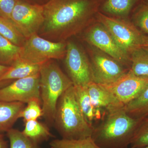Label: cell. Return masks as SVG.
<instances>
[{
    "mask_svg": "<svg viewBox=\"0 0 148 148\" xmlns=\"http://www.w3.org/2000/svg\"><path fill=\"white\" fill-rule=\"evenodd\" d=\"M43 5L41 34L51 41L61 42L78 33L97 12L100 3L95 0H49Z\"/></svg>",
    "mask_w": 148,
    "mask_h": 148,
    "instance_id": "obj_1",
    "label": "cell"
},
{
    "mask_svg": "<svg viewBox=\"0 0 148 148\" xmlns=\"http://www.w3.org/2000/svg\"><path fill=\"white\" fill-rule=\"evenodd\" d=\"M142 119L130 116L124 107L116 109L94 126L91 138L102 148H127Z\"/></svg>",
    "mask_w": 148,
    "mask_h": 148,
    "instance_id": "obj_2",
    "label": "cell"
},
{
    "mask_svg": "<svg viewBox=\"0 0 148 148\" xmlns=\"http://www.w3.org/2000/svg\"><path fill=\"white\" fill-rule=\"evenodd\" d=\"M53 125L62 139L76 140L92 135L93 127L87 122L79 108L73 85L59 98Z\"/></svg>",
    "mask_w": 148,
    "mask_h": 148,
    "instance_id": "obj_3",
    "label": "cell"
},
{
    "mask_svg": "<svg viewBox=\"0 0 148 148\" xmlns=\"http://www.w3.org/2000/svg\"><path fill=\"white\" fill-rule=\"evenodd\" d=\"M40 75L42 116L48 124L53 125L58 100L73 84L69 77L52 60L42 65Z\"/></svg>",
    "mask_w": 148,
    "mask_h": 148,
    "instance_id": "obj_4",
    "label": "cell"
},
{
    "mask_svg": "<svg viewBox=\"0 0 148 148\" xmlns=\"http://www.w3.org/2000/svg\"><path fill=\"white\" fill-rule=\"evenodd\" d=\"M101 24L110 33L119 46L130 56L135 51L142 48L145 35L133 24L122 19L97 14Z\"/></svg>",
    "mask_w": 148,
    "mask_h": 148,
    "instance_id": "obj_5",
    "label": "cell"
},
{
    "mask_svg": "<svg viewBox=\"0 0 148 148\" xmlns=\"http://www.w3.org/2000/svg\"><path fill=\"white\" fill-rule=\"evenodd\" d=\"M66 52L64 41H52L35 34L26 38L20 58L32 64H42L49 60L64 58Z\"/></svg>",
    "mask_w": 148,
    "mask_h": 148,
    "instance_id": "obj_6",
    "label": "cell"
},
{
    "mask_svg": "<svg viewBox=\"0 0 148 148\" xmlns=\"http://www.w3.org/2000/svg\"><path fill=\"white\" fill-rule=\"evenodd\" d=\"M11 21L26 38L38 34L44 22L43 5L17 0Z\"/></svg>",
    "mask_w": 148,
    "mask_h": 148,
    "instance_id": "obj_7",
    "label": "cell"
},
{
    "mask_svg": "<svg viewBox=\"0 0 148 148\" xmlns=\"http://www.w3.org/2000/svg\"><path fill=\"white\" fill-rule=\"evenodd\" d=\"M65 56L66 69L74 86H86L93 82L90 62L81 47L68 42Z\"/></svg>",
    "mask_w": 148,
    "mask_h": 148,
    "instance_id": "obj_8",
    "label": "cell"
},
{
    "mask_svg": "<svg viewBox=\"0 0 148 148\" xmlns=\"http://www.w3.org/2000/svg\"><path fill=\"white\" fill-rule=\"evenodd\" d=\"M33 101L41 103L40 73L16 79L8 85L0 88V101L27 104Z\"/></svg>",
    "mask_w": 148,
    "mask_h": 148,
    "instance_id": "obj_9",
    "label": "cell"
},
{
    "mask_svg": "<svg viewBox=\"0 0 148 148\" xmlns=\"http://www.w3.org/2000/svg\"><path fill=\"white\" fill-rule=\"evenodd\" d=\"M86 37L88 43L130 69V56L122 49L110 33L102 24H96L91 27Z\"/></svg>",
    "mask_w": 148,
    "mask_h": 148,
    "instance_id": "obj_10",
    "label": "cell"
},
{
    "mask_svg": "<svg viewBox=\"0 0 148 148\" xmlns=\"http://www.w3.org/2000/svg\"><path fill=\"white\" fill-rule=\"evenodd\" d=\"M91 70L93 82L108 85L116 82L129 70L125 69L118 61L99 50L91 57Z\"/></svg>",
    "mask_w": 148,
    "mask_h": 148,
    "instance_id": "obj_11",
    "label": "cell"
},
{
    "mask_svg": "<svg viewBox=\"0 0 148 148\" xmlns=\"http://www.w3.org/2000/svg\"><path fill=\"white\" fill-rule=\"evenodd\" d=\"M148 85V77L138 76L129 71L113 83L102 85L124 107L137 98Z\"/></svg>",
    "mask_w": 148,
    "mask_h": 148,
    "instance_id": "obj_12",
    "label": "cell"
},
{
    "mask_svg": "<svg viewBox=\"0 0 148 148\" xmlns=\"http://www.w3.org/2000/svg\"><path fill=\"white\" fill-rule=\"evenodd\" d=\"M87 87L91 103L96 110L107 114L124 107L102 85L92 82Z\"/></svg>",
    "mask_w": 148,
    "mask_h": 148,
    "instance_id": "obj_13",
    "label": "cell"
},
{
    "mask_svg": "<svg viewBox=\"0 0 148 148\" xmlns=\"http://www.w3.org/2000/svg\"><path fill=\"white\" fill-rule=\"evenodd\" d=\"M74 87L77 102L81 111L87 122L94 127V123L101 121L106 114L96 110L92 106L87 86H74Z\"/></svg>",
    "mask_w": 148,
    "mask_h": 148,
    "instance_id": "obj_14",
    "label": "cell"
},
{
    "mask_svg": "<svg viewBox=\"0 0 148 148\" xmlns=\"http://www.w3.org/2000/svg\"><path fill=\"white\" fill-rule=\"evenodd\" d=\"M42 65L32 64L19 58L10 65L8 70L0 77V82L20 79L37 75L39 73Z\"/></svg>",
    "mask_w": 148,
    "mask_h": 148,
    "instance_id": "obj_15",
    "label": "cell"
},
{
    "mask_svg": "<svg viewBox=\"0 0 148 148\" xmlns=\"http://www.w3.org/2000/svg\"><path fill=\"white\" fill-rule=\"evenodd\" d=\"M25 104L0 101V132H7L19 119Z\"/></svg>",
    "mask_w": 148,
    "mask_h": 148,
    "instance_id": "obj_16",
    "label": "cell"
},
{
    "mask_svg": "<svg viewBox=\"0 0 148 148\" xmlns=\"http://www.w3.org/2000/svg\"><path fill=\"white\" fill-rule=\"evenodd\" d=\"M25 123L22 133L27 138L38 145L53 137L47 125L37 120L29 121Z\"/></svg>",
    "mask_w": 148,
    "mask_h": 148,
    "instance_id": "obj_17",
    "label": "cell"
},
{
    "mask_svg": "<svg viewBox=\"0 0 148 148\" xmlns=\"http://www.w3.org/2000/svg\"><path fill=\"white\" fill-rule=\"evenodd\" d=\"M128 115L136 119L148 117V85L140 95L124 107Z\"/></svg>",
    "mask_w": 148,
    "mask_h": 148,
    "instance_id": "obj_18",
    "label": "cell"
},
{
    "mask_svg": "<svg viewBox=\"0 0 148 148\" xmlns=\"http://www.w3.org/2000/svg\"><path fill=\"white\" fill-rule=\"evenodd\" d=\"M22 47L0 35V64L10 65L21 57Z\"/></svg>",
    "mask_w": 148,
    "mask_h": 148,
    "instance_id": "obj_19",
    "label": "cell"
},
{
    "mask_svg": "<svg viewBox=\"0 0 148 148\" xmlns=\"http://www.w3.org/2000/svg\"><path fill=\"white\" fill-rule=\"evenodd\" d=\"M131 66L129 71L135 75L148 77V52L143 48L130 55Z\"/></svg>",
    "mask_w": 148,
    "mask_h": 148,
    "instance_id": "obj_20",
    "label": "cell"
},
{
    "mask_svg": "<svg viewBox=\"0 0 148 148\" xmlns=\"http://www.w3.org/2000/svg\"><path fill=\"white\" fill-rule=\"evenodd\" d=\"M0 35L15 45L22 47L26 38L11 21L0 16Z\"/></svg>",
    "mask_w": 148,
    "mask_h": 148,
    "instance_id": "obj_21",
    "label": "cell"
},
{
    "mask_svg": "<svg viewBox=\"0 0 148 148\" xmlns=\"http://www.w3.org/2000/svg\"><path fill=\"white\" fill-rule=\"evenodd\" d=\"M138 0H105L102 8L105 12L124 16L130 13Z\"/></svg>",
    "mask_w": 148,
    "mask_h": 148,
    "instance_id": "obj_22",
    "label": "cell"
},
{
    "mask_svg": "<svg viewBox=\"0 0 148 148\" xmlns=\"http://www.w3.org/2000/svg\"><path fill=\"white\" fill-rule=\"evenodd\" d=\"M51 148H102L95 143L91 137L76 139H55L51 141Z\"/></svg>",
    "mask_w": 148,
    "mask_h": 148,
    "instance_id": "obj_23",
    "label": "cell"
},
{
    "mask_svg": "<svg viewBox=\"0 0 148 148\" xmlns=\"http://www.w3.org/2000/svg\"><path fill=\"white\" fill-rule=\"evenodd\" d=\"M6 132L10 148H40L38 144L27 138L18 130L12 128Z\"/></svg>",
    "mask_w": 148,
    "mask_h": 148,
    "instance_id": "obj_24",
    "label": "cell"
},
{
    "mask_svg": "<svg viewBox=\"0 0 148 148\" xmlns=\"http://www.w3.org/2000/svg\"><path fill=\"white\" fill-rule=\"evenodd\" d=\"M130 146L131 148L148 147V117L142 119Z\"/></svg>",
    "mask_w": 148,
    "mask_h": 148,
    "instance_id": "obj_25",
    "label": "cell"
},
{
    "mask_svg": "<svg viewBox=\"0 0 148 148\" xmlns=\"http://www.w3.org/2000/svg\"><path fill=\"white\" fill-rule=\"evenodd\" d=\"M134 25L148 36V4L141 3L136 8L133 15Z\"/></svg>",
    "mask_w": 148,
    "mask_h": 148,
    "instance_id": "obj_26",
    "label": "cell"
},
{
    "mask_svg": "<svg viewBox=\"0 0 148 148\" xmlns=\"http://www.w3.org/2000/svg\"><path fill=\"white\" fill-rule=\"evenodd\" d=\"M41 103L39 101H33L27 103L20 114L19 118L23 119L24 123L31 120H35L42 116Z\"/></svg>",
    "mask_w": 148,
    "mask_h": 148,
    "instance_id": "obj_27",
    "label": "cell"
},
{
    "mask_svg": "<svg viewBox=\"0 0 148 148\" xmlns=\"http://www.w3.org/2000/svg\"><path fill=\"white\" fill-rule=\"evenodd\" d=\"M17 0H0V16L11 21L12 12Z\"/></svg>",
    "mask_w": 148,
    "mask_h": 148,
    "instance_id": "obj_28",
    "label": "cell"
},
{
    "mask_svg": "<svg viewBox=\"0 0 148 148\" xmlns=\"http://www.w3.org/2000/svg\"><path fill=\"white\" fill-rule=\"evenodd\" d=\"M0 148H8L7 142L5 139L3 135L0 132Z\"/></svg>",
    "mask_w": 148,
    "mask_h": 148,
    "instance_id": "obj_29",
    "label": "cell"
},
{
    "mask_svg": "<svg viewBox=\"0 0 148 148\" xmlns=\"http://www.w3.org/2000/svg\"><path fill=\"white\" fill-rule=\"evenodd\" d=\"M10 66H6L5 65L0 64V77L5 73L9 69Z\"/></svg>",
    "mask_w": 148,
    "mask_h": 148,
    "instance_id": "obj_30",
    "label": "cell"
},
{
    "mask_svg": "<svg viewBox=\"0 0 148 148\" xmlns=\"http://www.w3.org/2000/svg\"><path fill=\"white\" fill-rule=\"evenodd\" d=\"M142 48L148 52V36L145 35Z\"/></svg>",
    "mask_w": 148,
    "mask_h": 148,
    "instance_id": "obj_31",
    "label": "cell"
},
{
    "mask_svg": "<svg viewBox=\"0 0 148 148\" xmlns=\"http://www.w3.org/2000/svg\"><path fill=\"white\" fill-rule=\"evenodd\" d=\"M138 1H140L142 3L148 4V0H138Z\"/></svg>",
    "mask_w": 148,
    "mask_h": 148,
    "instance_id": "obj_32",
    "label": "cell"
},
{
    "mask_svg": "<svg viewBox=\"0 0 148 148\" xmlns=\"http://www.w3.org/2000/svg\"><path fill=\"white\" fill-rule=\"evenodd\" d=\"M3 82H0V85L2 84L3 83Z\"/></svg>",
    "mask_w": 148,
    "mask_h": 148,
    "instance_id": "obj_33",
    "label": "cell"
},
{
    "mask_svg": "<svg viewBox=\"0 0 148 148\" xmlns=\"http://www.w3.org/2000/svg\"><path fill=\"white\" fill-rule=\"evenodd\" d=\"M95 1H98V2L100 3V1H101V0H95Z\"/></svg>",
    "mask_w": 148,
    "mask_h": 148,
    "instance_id": "obj_34",
    "label": "cell"
},
{
    "mask_svg": "<svg viewBox=\"0 0 148 148\" xmlns=\"http://www.w3.org/2000/svg\"><path fill=\"white\" fill-rule=\"evenodd\" d=\"M145 148H148V147H145Z\"/></svg>",
    "mask_w": 148,
    "mask_h": 148,
    "instance_id": "obj_35",
    "label": "cell"
}]
</instances>
